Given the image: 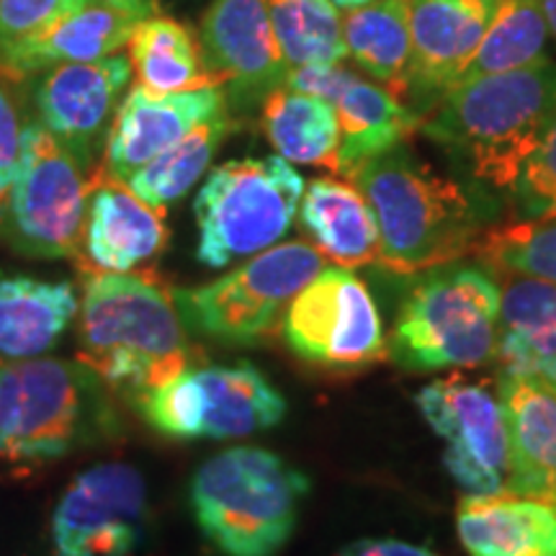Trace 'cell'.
Listing matches in <instances>:
<instances>
[{
  "instance_id": "ac0fdd59",
  "label": "cell",
  "mask_w": 556,
  "mask_h": 556,
  "mask_svg": "<svg viewBox=\"0 0 556 556\" xmlns=\"http://www.w3.org/2000/svg\"><path fill=\"white\" fill-rule=\"evenodd\" d=\"M507 430L505 492L556 505V387L528 374L497 379Z\"/></svg>"
},
{
  "instance_id": "8992f818",
  "label": "cell",
  "mask_w": 556,
  "mask_h": 556,
  "mask_svg": "<svg viewBox=\"0 0 556 556\" xmlns=\"http://www.w3.org/2000/svg\"><path fill=\"white\" fill-rule=\"evenodd\" d=\"M500 283L477 266L428 270L402 302L389 356L413 371L475 368L495 358Z\"/></svg>"
},
{
  "instance_id": "f35d334b",
  "label": "cell",
  "mask_w": 556,
  "mask_h": 556,
  "mask_svg": "<svg viewBox=\"0 0 556 556\" xmlns=\"http://www.w3.org/2000/svg\"><path fill=\"white\" fill-rule=\"evenodd\" d=\"M541 9H544L548 34H554V39H556V0H541Z\"/></svg>"
},
{
  "instance_id": "2e32d148",
  "label": "cell",
  "mask_w": 556,
  "mask_h": 556,
  "mask_svg": "<svg viewBox=\"0 0 556 556\" xmlns=\"http://www.w3.org/2000/svg\"><path fill=\"white\" fill-rule=\"evenodd\" d=\"M497 0H409V60L405 101L426 116L456 86L479 50Z\"/></svg>"
},
{
  "instance_id": "836d02e7",
  "label": "cell",
  "mask_w": 556,
  "mask_h": 556,
  "mask_svg": "<svg viewBox=\"0 0 556 556\" xmlns=\"http://www.w3.org/2000/svg\"><path fill=\"white\" fill-rule=\"evenodd\" d=\"M90 0H0V60Z\"/></svg>"
},
{
  "instance_id": "277c9868",
  "label": "cell",
  "mask_w": 556,
  "mask_h": 556,
  "mask_svg": "<svg viewBox=\"0 0 556 556\" xmlns=\"http://www.w3.org/2000/svg\"><path fill=\"white\" fill-rule=\"evenodd\" d=\"M312 490L283 456L235 446L201 464L191 479V513L225 556H276L294 536Z\"/></svg>"
},
{
  "instance_id": "d6a6232c",
  "label": "cell",
  "mask_w": 556,
  "mask_h": 556,
  "mask_svg": "<svg viewBox=\"0 0 556 556\" xmlns=\"http://www.w3.org/2000/svg\"><path fill=\"white\" fill-rule=\"evenodd\" d=\"M518 219L556 217V116L510 191Z\"/></svg>"
},
{
  "instance_id": "83f0119b",
  "label": "cell",
  "mask_w": 556,
  "mask_h": 556,
  "mask_svg": "<svg viewBox=\"0 0 556 556\" xmlns=\"http://www.w3.org/2000/svg\"><path fill=\"white\" fill-rule=\"evenodd\" d=\"M127 47L137 86L150 93H180L214 86L201 60L197 37L176 18L157 13L137 21Z\"/></svg>"
},
{
  "instance_id": "5b68a950",
  "label": "cell",
  "mask_w": 556,
  "mask_h": 556,
  "mask_svg": "<svg viewBox=\"0 0 556 556\" xmlns=\"http://www.w3.org/2000/svg\"><path fill=\"white\" fill-rule=\"evenodd\" d=\"M106 384L78 358H0V458L41 467L114 426Z\"/></svg>"
},
{
  "instance_id": "9a60e30c",
  "label": "cell",
  "mask_w": 556,
  "mask_h": 556,
  "mask_svg": "<svg viewBox=\"0 0 556 556\" xmlns=\"http://www.w3.org/2000/svg\"><path fill=\"white\" fill-rule=\"evenodd\" d=\"M131 75L127 54H111L47 70L34 88L39 124L78 160L80 168H88L106 144Z\"/></svg>"
},
{
  "instance_id": "7c38bea8",
  "label": "cell",
  "mask_w": 556,
  "mask_h": 556,
  "mask_svg": "<svg viewBox=\"0 0 556 556\" xmlns=\"http://www.w3.org/2000/svg\"><path fill=\"white\" fill-rule=\"evenodd\" d=\"M417 407L438 438L443 464L469 495H497L507 484V430L503 402L482 381L435 379L417 392Z\"/></svg>"
},
{
  "instance_id": "7a4b0ae2",
  "label": "cell",
  "mask_w": 556,
  "mask_h": 556,
  "mask_svg": "<svg viewBox=\"0 0 556 556\" xmlns=\"http://www.w3.org/2000/svg\"><path fill=\"white\" fill-rule=\"evenodd\" d=\"M379 227V266L428 274L475 253L484 225L462 184L441 176L405 144L353 173Z\"/></svg>"
},
{
  "instance_id": "44dd1931",
  "label": "cell",
  "mask_w": 556,
  "mask_h": 556,
  "mask_svg": "<svg viewBox=\"0 0 556 556\" xmlns=\"http://www.w3.org/2000/svg\"><path fill=\"white\" fill-rule=\"evenodd\" d=\"M495 358L503 371L556 387V283L503 274Z\"/></svg>"
},
{
  "instance_id": "d6986e66",
  "label": "cell",
  "mask_w": 556,
  "mask_h": 556,
  "mask_svg": "<svg viewBox=\"0 0 556 556\" xmlns=\"http://www.w3.org/2000/svg\"><path fill=\"white\" fill-rule=\"evenodd\" d=\"M165 212L144 204L124 180H93L86 214V255L106 274H129L168 245Z\"/></svg>"
},
{
  "instance_id": "1f68e13d",
  "label": "cell",
  "mask_w": 556,
  "mask_h": 556,
  "mask_svg": "<svg viewBox=\"0 0 556 556\" xmlns=\"http://www.w3.org/2000/svg\"><path fill=\"white\" fill-rule=\"evenodd\" d=\"M475 253L497 274L531 276L556 283V217L516 219L484 229Z\"/></svg>"
},
{
  "instance_id": "ffe728a7",
  "label": "cell",
  "mask_w": 556,
  "mask_h": 556,
  "mask_svg": "<svg viewBox=\"0 0 556 556\" xmlns=\"http://www.w3.org/2000/svg\"><path fill=\"white\" fill-rule=\"evenodd\" d=\"M456 531L469 556H556V505L513 492L467 495Z\"/></svg>"
},
{
  "instance_id": "30bf717a",
  "label": "cell",
  "mask_w": 556,
  "mask_h": 556,
  "mask_svg": "<svg viewBox=\"0 0 556 556\" xmlns=\"http://www.w3.org/2000/svg\"><path fill=\"white\" fill-rule=\"evenodd\" d=\"M139 413L157 433L176 441H227L276 428L287 400L253 364L184 368L142 397Z\"/></svg>"
},
{
  "instance_id": "74e56055",
  "label": "cell",
  "mask_w": 556,
  "mask_h": 556,
  "mask_svg": "<svg viewBox=\"0 0 556 556\" xmlns=\"http://www.w3.org/2000/svg\"><path fill=\"white\" fill-rule=\"evenodd\" d=\"M103 3L111 5V9L127 13V16L137 18V21L157 16V13H160L157 0H103Z\"/></svg>"
},
{
  "instance_id": "ba28073f",
  "label": "cell",
  "mask_w": 556,
  "mask_h": 556,
  "mask_svg": "<svg viewBox=\"0 0 556 556\" xmlns=\"http://www.w3.org/2000/svg\"><path fill=\"white\" fill-rule=\"evenodd\" d=\"M325 266L315 245L289 240L250 255L232 274L176 289L173 302L186 330L225 345H255L281 325L291 299Z\"/></svg>"
},
{
  "instance_id": "4fadbf2b",
  "label": "cell",
  "mask_w": 556,
  "mask_h": 556,
  "mask_svg": "<svg viewBox=\"0 0 556 556\" xmlns=\"http://www.w3.org/2000/svg\"><path fill=\"white\" fill-rule=\"evenodd\" d=\"M148 484L122 462L96 464L65 486L52 513L54 556H131L142 544Z\"/></svg>"
},
{
  "instance_id": "e0dca14e",
  "label": "cell",
  "mask_w": 556,
  "mask_h": 556,
  "mask_svg": "<svg viewBox=\"0 0 556 556\" xmlns=\"http://www.w3.org/2000/svg\"><path fill=\"white\" fill-rule=\"evenodd\" d=\"M227 114L222 88H197L180 93H150L135 86L122 99L106 137L103 176L124 180L189 135L201 122Z\"/></svg>"
},
{
  "instance_id": "3957f363",
  "label": "cell",
  "mask_w": 556,
  "mask_h": 556,
  "mask_svg": "<svg viewBox=\"0 0 556 556\" xmlns=\"http://www.w3.org/2000/svg\"><path fill=\"white\" fill-rule=\"evenodd\" d=\"M78 317V361L131 400L191 366L173 294L148 276L131 270L88 276Z\"/></svg>"
},
{
  "instance_id": "52a82bcc",
  "label": "cell",
  "mask_w": 556,
  "mask_h": 556,
  "mask_svg": "<svg viewBox=\"0 0 556 556\" xmlns=\"http://www.w3.org/2000/svg\"><path fill=\"white\" fill-rule=\"evenodd\" d=\"M302 193V173L281 155L217 165L193 199L199 263L227 268L278 245L294 225Z\"/></svg>"
},
{
  "instance_id": "d4e9b609",
  "label": "cell",
  "mask_w": 556,
  "mask_h": 556,
  "mask_svg": "<svg viewBox=\"0 0 556 556\" xmlns=\"http://www.w3.org/2000/svg\"><path fill=\"white\" fill-rule=\"evenodd\" d=\"M340 124L338 173L351 178L368 160L405 144L420 129L422 116L379 83L358 75L332 101Z\"/></svg>"
},
{
  "instance_id": "ab89813d",
  "label": "cell",
  "mask_w": 556,
  "mask_h": 556,
  "mask_svg": "<svg viewBox=\"0 0 556 556\" xmlns=\"http://www.w3.org/2000/svg\"><path fill=\"white\" fill-rule=\"evenodd\" d=\"M330 3L336 5L338 11H353V9H361V5L374 3V0H330Z\"/></svg>"
},
{
  "instance_id": "e575fe53",
  "label": "cell",
  "mask_w": 556,
  "mask_h": 556,
  "mask_svg": "<svg viewBox=\"0 0 556 556\" xmlns=\"http://www.w3.org/2000/svg\"><path fill=\"white\" fill-rule=\"evenodd\" d=\"M356 78L358 75L353 70L343 67V62L340 65H302L289 67L283 88L317 96V99L332 103Z\"/></svg>"
},
{
  "instance_id": "8fae6325",
  "label": "cell",
  "mask_w": 556,
  "mask_h": 556,
  "mask_svg": "<svg viewBox=\"0 0 556 556\" xmlns=\"http://www.w3.org/2000/svg\"><path fill=\"white\" fill-rule=\"evenodd\" d=\"M291 353L312 366L353 371L387 351L381 315L353 268L325 266L299 289L281 317Z\"/></svg>"
},
{
  "instance_id": "cb8c5ba5",
  "label": "cell",
  "mask_w": 556,
  "mask_h": 556,
  "mask_svg": "<svg viewBox=\"0 0 556 556\" xmlns=\"http://www.w3.org/2000/svg\"><path fill=\"white\" fill-rule=\"evenodd\" d=\"M296 214L323 258L343 268L377 263V217L356 184L343 178H315L304 186Z\"/></svg>"
},
{
  "instance_id": "5bb4252c",
  "label": "cell",
  "mask_w": 556,
  "mask_h": 556,
  "mask_svg": "<svg viewBox=\"0 0 556 556\" xmlns=\"http://www.w3.org/2000/svg\"><path fill=\"white\" fill-rule=\"evenodd\" d=\"M201 60L227 101L261 106L287 80L289 65L278 47L266 0H212L201 18Z\"/></svg>"
},
{
  "instance_id": "f546056e",
  "label": "cell",
  "mask_w": 556,
  "mask_h": 556,
  "mask_svg": "<svg viewBox=\"0 0 556 556\" xmlns=\"http://www.w3.org/2000/svg\"><path fill=\"white\" fill-rule=\"evenodd\" d=\"M546 41L548 26L541 0H497L479 50L458 83L544 62Z\"/></svg>"
},
{
  "instance_id": "603a6c76",
  "label": "cell",
  "mask_w": 556,
  "mask_h": 556,
  "mask_svg": "<svg viewBox=\"0 0 556 556\" xmlns=\"http://www.w3.org/2000/svg\"><path fill=\"white\" fill-rule=\"evenodd\" d=\"M78 309V291L70 281L0 276V358L21 361L50 353Z\"/></svg>"
},
{
  "instance_id": "d590c367",
  "label": "cell",
  "mask_w": 556,
  "mask_h": 556,
  "mask_svg": "<svg viewBox=\"0 0 556 556\" xmlns=\"http://www.w3.org/2000/svg\"><path fill=\"white\" fill-rule=\"evenodd\" d=\"M21 137H24V127L18 122L16 106H13L9 93L0 88V201L16 178L21 163Z\"/></svg>"
},
{
  "instance_id": "6da1fadb",
  "label": "cell",
  "mask_w": 556,
  "mask_h": 556,
  "mask_svg": "<svg viewBox=\"0 0 556 556\" xmlns=\"http://www.w3.org/2000/svg\"><path fill=\"white\" fill-rule=\"evenodd\" d=\"M556 116V62L458 83L422 116L420 131L471 178L510 193Z\"/></svg>"
},
{
  "instance_id": "7402d4cb",
  "label": "cell",
  "mask_w": 556,
  "mask_h": 556,
  "mask_svg": "<svg viewBox=\"0 0 556 556\" xmlns=\"http://www.w3.org/2000/svg\"><path fill=\"white\" fill-rule=\"evenodd\" d=\"M135 26L137 18L111 9L103 0H90L83 9L60 18L39 37L0 60V75L11 80H24L58 65L111 58L129 45Z\"/></svg>"
},
{
  "instance_id": "9c48e42d",
  "label": "cell",
  "mask_w": 556,
  "mask_h": 556,
  "mask_svg": "<svg viewBox=\"0 0 556 556\" xmlns=\"http://www.w3.org/2000/svg\"><path fill=\"white\" fill-rule=\"evenodd\" d=\"M90 189L78 160L39 122H29L16 178L0 201V235L26 258H78Z\"/></svg>"
},
{
  "instance_id": "f1b7e54d",
  "label": "cell",
  "mask_w": 556,
  "mask_h": 556,
  "mask_svg": "<svg viewBox=\"0 0 556 556\" xmlns=\"http://www.w3.org/2000/svg\"><path fill=\"white\" fill-rule=\"evenodd\" d=\"M232 129L235 124L229 119V111L208 122H201L189 135L173 142L168 150L152 157L148 165L131 173L127 178L131 193L142 199L144 204L165 212L206 176L214 155Z\"/></svg>"
},
{
  "instance_id": "484cf974",
  "label": "cell",
  "mask_w": 556,
  "mask_h": 556,
  "mask_svg": "<svg viewBox=\"0 0 556 556\" xmlns=\"http://www.w3.org/2000/svg\"><path fill=\"white\" fill-rule=\"evenodd\" d=\"M343 39L348 58L379 86L405 99L413 34H409V0H374L345 11Z\"/></svg>"
},
{
  "instance_id": "8d00e7d4",
  "label": "cell",
  "mask_w": 556,
  "mask_h": 556,
  "mask_svg": "<svg viewBox=\"0 0 556 556\" xmlns=\"http://www.w3.org/2000/svg\"><path fill=\"white\" fill-rule=\"evenodd\" d=\"M338 556H438L426 546L400 539H358L343 546Z\"/></svg>"
},
{
  "instance_id": "4316f807",
  "label": "cell",
  "mask_w": 556,
  "mask_h": 556,
  "mask_svg": "<svg viewBox=\"0 0 556 556\" xmlns=\"http://www.w3.org/2000/svg\"><path fill=\"white\" fill-rule=\"evenodd\" d=\"M261 109L263 131L278 155L289 163L338 173L340 124L332 103L281 86Z\"/></svg>"
},
{
  "instance_id": "4dcf8cb0",
  "label": "cell",
  "mask_w": 556,
  "mask_h": 556,
  "mask_svg": "<svg viewBox=\"0 0 556 556\" xmlns=\"http://www.w3.org/2000/svg\"><path fill=\"white\" fill-rule=\"evenodd\" d=\"M266 5L289 67L348 60L343 16L330 0H266Z\"/></svg>"
}]
</instances>
